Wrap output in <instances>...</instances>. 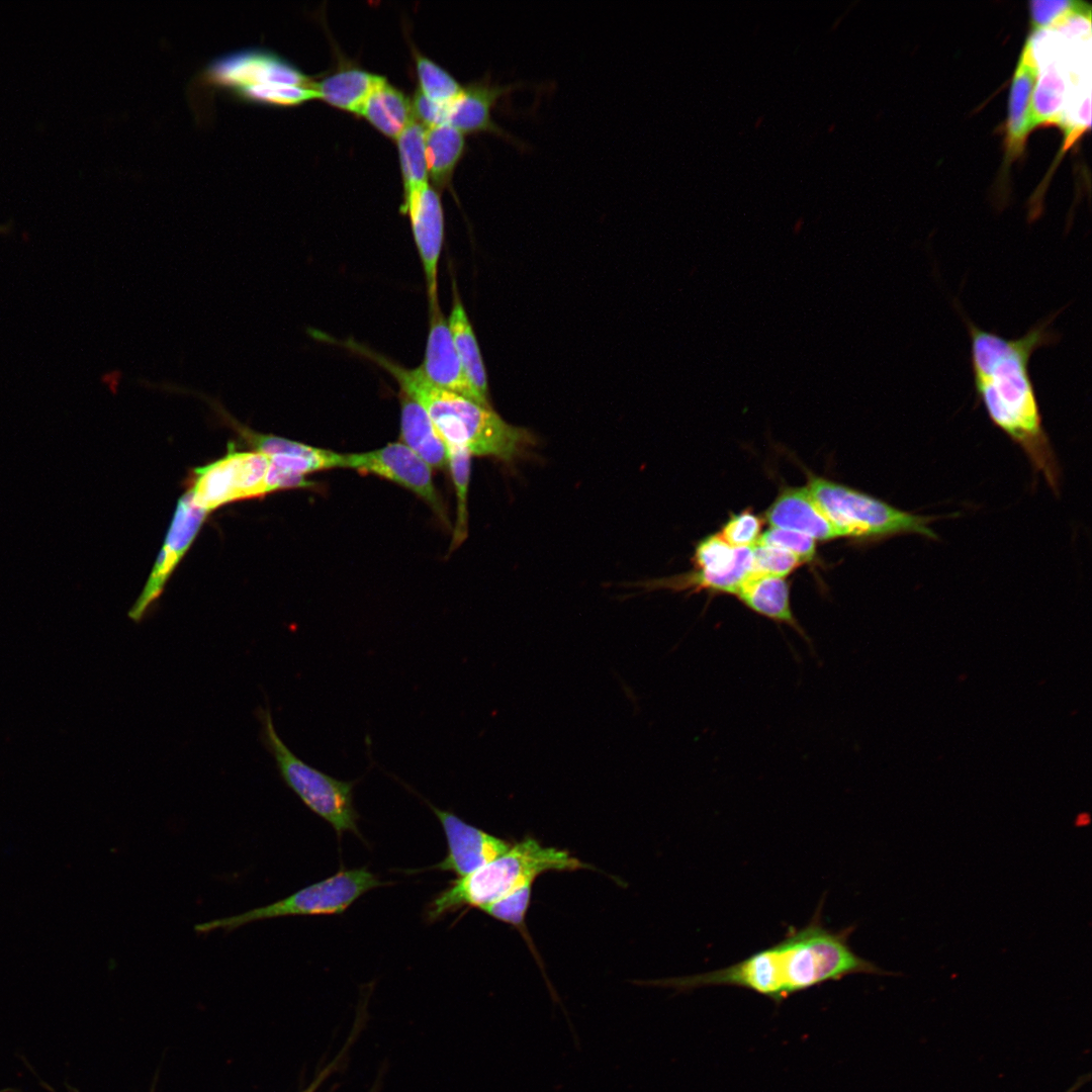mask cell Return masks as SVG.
Masks as SVG:
<instances>
[{"mask_svg":"<svg viewBox=\"0 0 1092 1092\" xmlns=\"http://www.w3.org/2000/svg\"><path fill=\"white\" fill-rule=\"evenodd\" d=\"M259 739L272 755L285 785L315 815L327 821L340 837L349 831L361 838L353 790L358 781L335 779L297 757L278 735L270 707H257Z\"/></svg>","mask_w":1092,"mask_h":1092,"instance_id":"obj_5","label":"cell"},{"mask_svg":"<svg viewBox=\"0 0 1092 1092\" xmlns=\"http://www.w3.org/2000/svg\"><path fill=\"white\" fill-rule=\"evenodd\" d=\"M735 596L754 613L777 623L786 624L807 638L792 612L790 588L785 578L751 571L740 584Z\"/></svg>","mask_w":1092,"mask_h":1092,"instance_id":"obj_19","label":"cell"},{"mask_svg":"<svg viewBox=\"0 0 1092 1092\" xmlns=\"http://www.w3.org/2000/svg\"><path fill=\"white\" fill-rule=\"evenodd\" d=\"M420 91L431 100L450 103L462 90V86L446 70L422 54L416 55Z\"/></svg>","mask_w":1092,"mask_h":1092,"instance_id":"obj_28","label":"cell"},{"mask_svg":"<svg viewBox=\"0 0 1092 1092\" xmlns=\"http://www.w3.org/2000/svg\"><path fill=\"white\" fill-rule=\"evenodd\" d=\"M758 545L777 547L796 555L802 562L811 561L816 554V543L812 537L796 531L771 528L757 540Z\"/></svg>","mask_w":1092,"mask_h":1092,"instance_id":"obj_32","label":"cell"},{"mask_svg":"<svg viewBox=\"0 0 1092 1092\" xmlns=\"http://www.w3.org/2000/svg\"><path fill=\"white\" fill-rule=\"evenodd\" d=\"M400 435L403 444L431 468L448 465L444 440L424 408L413 398L400 393Z\"/></svg>","mask_w":1092,"mask_h":1092,"instance_id":"obj_20","label":"cell"},{"mask_svg":"<svg viewBox=\"0 0 1092 1092\" xmlns=\"http://www.w3.org/2000/svg\"><path fill=\"white\" fill-rule=\"evenodd\" d=\"M345 468L374 474L410 489L448 524L446 509L433 481L432 468L403 443L345 454Z\"/></svg>","mask_w":1092,"mask_h":1092,"instance_id":"obj_11","label":"cell"},{"mask_svg":"<svg viewBox=\"0 0 1092 1092\" xmlns=\"http://www.w3.org/2000/svg\"><path fill=\"white\" fill-rule=\"evenodd\" d=\"M1060 312L1040 320L1017 338L984 330L964 315L978 399L990 421L1023 449L1055 491L1060 469L1042 425L1029 363L1035 351L1059 341L1052 326Z\"/></svg>","mask_w":1092,"mask_h":1092,"instance_id":"obj_1","label":"cell"},{"mask_svg":"<svg viewBox=\"0 0 1092 1092\" xmlns=\"http://www.w3.org/2000/svg\"><path fill=\"white\" fill-rule=\"evenodd\" d=\"M426 128L413 119L396 138L404 196L427 186Z\"/></svg>","mask_w":1092,"mask_h":1092,"instance_id":"obj_25","label":"cell"},{"mask_svg":"<svg viewBox=\"0 0 1092 1092\" xmlns=\"http://www.w3.org/2000/svg\"><path fill=\"white\" fill-rule=\"evenodd\" d=\"M229 95L243 103L272 107L294 106L318 98L312 85L297 86L279 83L250 85L236 89Z\"/></svg>","mask_w":1092,"mask_h":1092,"instance_id":"obj_26","label":"cell"},{"mask_svg":"<svg viewBox=\"0 0 1092 1092\" xmlns=\"http://www.w3.org/2000/svg\"><path fill=\"white\" fill-rule=\"evenodd\" d=\"M697 570L664 577L662 586L673 592L710 590L735 595L752 571V547L730 546L721 536L710 535L695 549Z\"/></svg>","mask_w":1092,"mask_h":1092,"instance_id":"obj_10","label":"cell"},{"mask_svg":"<svg viewBox=\"0 0 1092 1092\" xmlns=\"http://www.w3.org/2000/svg\"><path fill=\"white\" fill-rule=\"evenodd\" d=\"M411 103L414 118H417L426 129L446 123L447 104L431 100L420 89L416 91Z\"/></svg>","mask_w":1092,"mask_h":1092,"instance_id":"obj_34","label":"cell"},{"mask_svg":"<svg viewBox=\"0 0 1092 1092\" xmlns=\"http://www.w3.org/2000/svg\"><path fill=\"white\" fill-rule=\"evenodd\" d=\"M201 86L228 93L250 85L279 83L311 86L297 67L273 51L251 47L224 53L212 59L196 77Z\"/></svg>","mask_w":1092,"mask_h":1092,"instance_id":"obj_9","label":"cell"},{"mask_svg":"<svg viewBox=\"0 0 1092 1092\" xmlns=\"http://www.w3.org/2000/svg\"><path fill=\"white\" fill-rule=\"evenodd\" d=\"M533 884L524 885L480 910L490 917L511 924L520 931L525 932V919L531 901Z\"/></svg>","mask_w":1092,"mask_h":1092,"instance_id":"obj_30","label":"cell"},{"mask_svg":"<svg viewBox=\"0 0 1092 1092\" xmlns=\"http://www.w3.org/2000/svg\"><path fill=\"white\" fill-rule=\"evenodd\" d=\"M524 85L522 82L498 84L482 80L462 87L461 92L447 104L446 123L463 134L479 131L494 132L519 149L526 150L527 146L523 141L504 129L492 118V109L498 100Z\"/></svg>","mask_w":1092,"mask_h":1092,"instance_id":"obj_15","label":"cell"},{"mask_svg":"<svg viewBox=\"0 0 1092 1092\" xmlns=\"http://www.w3.org/2000/svg\"><path fill=\"white\" fill-rule=\"evenodd\" d=\"M752 572L783 578L803 563L791 552L758 544L752 547Z\"/></svg>","mask_w":1092,"mask_h":1092,"instance_id":"obj_31","label":"cell"},{"mask_svg":"<svg viewBox=\"0 0 1092 1092\" xmlns=\"http://www.w3.org/2000/svg\"><path fill=\"white\" fill-rule=\"evenodd\" d=\"M384 77L367 71L350 68L329 75L312 83L318 98L326 102L359 114L365 100Z\"/></svg>","mask_w":1092,"mask_h":1092,"instance_id":"obj_23","label":"cell"},{"mask_svg":"<svg viewBox=\"0 0 1092 1092\" xmlns=\"http://www.w3.org/2000/svg\"><path fill=\"white\" fill-rule=\"evenodd\" d=\"M818 908L802 928H791L779 941L723 969L680 978L638 984L690 991L702 987L729 986L750 990L776 1004L790 996L846 976L867 974L899 976L855 953L849 945L854 926L827 928Z\"/></svg>","mask_w":1092,"mask_h":1092,"instance_id":"obj_2","label":"cell"},{"mask_svg":"<svg viewBox=\"0 0 1092 1092\" xmlns=\"http://www.w3.org/2000/svg\"><path fill=\"white\" fill-rule=\"evenodd\" d=\"M366 868L340 871L336 875L309 885L272 904L247 912L218 918L195 925L196 932L233 931L246 924L286 916L331 915L348 909L370 890L382 886Z\"/></svg>","mask_w":1092,"mask_h":1092,"instance_id":"obj_7","label":"cell"},{"mask_svg":"<svg viewBox=\"0 0 1092 1092\" xmlns=\"http://www.w3.org/2000/svg\"><path fill=\"white\" fill-rule=\"evenodd\" d=\"M451 337L465 376L481 402H488L487 375L473 329L457 293L447 320Z\"/></svg>","mask_w":1092,"mask_h":1092,"instance_id":"obj_21","label":"cell"},{"mask_svg":"<svg viewBox=\"0 0 1092 1092\" xmlns=\"http://www.w3.org/2000/svg\"><path fill=\"white\" fill-rule=\"evenodd\" d=\"M207 514L194 505L189 489L179 498L162 550L143 590L128 612L130 620L142 622L161 597L170 575L190 547Z\"/></svg>","mask_w":1092,"mask_h":1092,"instance_id":"obj_12","label":"cell"},{"mask_svg":"<svg viewBox=\"0 0 1092 1092\" xmlns=\"http://www.w3.org/2000/svg\"><path fill=\"white\" fill-rule=\"evenodd\" d=\"M807 487L842 537L880 540L914 533L937 539L927 517L899 510L872 495L811 474Z\"/></svg>","mask_w":1092,"mask_h":1092,"instance_id":"obj_6","label":"cell"},{"mask_svg":"<svg viewBox=\"0 0 1092 1092\" xmlns=\"http://www.w3.org/2000/svg\"><path fill=\"white\" fill-rule=\"evenodd\" d=\"M1032 32L1054 27L1075 16L1091 17V6L1075 0H1034L1029 2Z\"/></svg>","mask_w":1092,"mask_h":1092,"instance_id":"obj_29","label":"cell"},{"mask_svg":"<svg viewBox=\"0 0 1092 1092\" xmlns=\"http://www.w3.org/2000/svg\"><path fill=\"white\" fill-rule=\"evenodd\" d=\"M448 466L454 482L457 498V519L453 531L451 550L459 546L468 534L467 492L471 472V454L462 447L446 444Z\"/></svg>","mask_w":1092,"mask_h":1092,"instance_id":"obj_27","label":"cell"},{"mask_svg":"<svg viewBox=\"0 0 1092 1092\" xmlns=\"http://www.w3.org/2000/svg\"><path fill=\"white\" fill-rule=\"evenodd\" d=\"M589 868L567 850L544 846L527 837L512 843L502 855L467 876L452 881L429 904L428 918L437 920L462 907H483L504 898L551 871Z\"/></svg>","mask_w":1092,"mask_h":1092,"instance_id":"obj_4","label":"cell"},{"mask_svg":"<svg viewBox=\"0 0 1092 1092\" xmlns=\"http://www.w3.org/2000/svg\"><path fill=\"white\" fill-rule=\"evenodd\" d=\"M1036 81L1037 67L1030 41L1027 39L1014 72L1010 90L1005 139L1006 157L1009 161L1022 153L1027 135L1036 126L1033 105Z\"/></svg>","mask_w":1092,"mask_h":1092,"instance_id":"obj_17","label":"cell"},{"mask_svg":"<svg viewBox=\"0 0 1092 1092\" xmlns=\"http://www.w3.org/2000/svg\"><path fill=\"white\" fill-rule=\"evenodd\" d=\"M429 312L430 329L425 356L418 368L434 385L484 405L465 376L448 322L440 309L439 302L429 305Z\"/></svg>","mask_w":1092,"mask_h":1092,"instance_id":"obj_16","label":"cell"},{"mask_svg":"<svg viewBox=\"0 0 1092 1092\" xmlns=\"http://www.w3.org/2000/svg\"><path fill=\"white\" fill-rule=\"evenodd\" d=\"M269 467L267 455L238 452L230 445L222 458L193 470L189 487L192 500L209 513L225 504L266 495Z\"/></svg>","mask_w":1092,"mask_h":1092,"instance_id":"obj_8","label":"cell"},{"mask_svg":"<svg viewBox=\"0 0 1092 1092\" xmlns=\"http://www.w3.org/2000/svg\"><path fill=\"white\" fill-rule=\"evenodd\" d=\"M424 801L439 819L448 843L447 856L430 870L450 871L461 878L495 859L511 847V842L465 822L428 800Z\"/></svg>","mask_w":1092,"mask_h":1092,"instance_id":"obj_13","label":"cell"},{"mask_svg":"<svg viewBox=\"0 0 1092 1092\" xmlns=\"http://www.w3.org/2000/svg\"><path fill=\"white\" fill-rule=\"evenodd\" d=\"M760 519L750 511L733 515L724 525L720 536L732 547H748L758 540Z\"/></svg>","mask_w":1092,"mask_h":1092,"instance_id":"obj_33","label":"cell"},{"mask_svg":"<svg viewBox=\"0 0 1092 1092\" xmlns=\"http://www.w3.org/2000/svg\"><path fill=\"white\" fill-rule=\"evenodd\" d=\"M765 518L772 528L806 534L817 540L842 537L827 518L808 487H786L768 508Z\"/></svg>","mask_w":1092,"mask_h":1092,"instance_id":"obj_18","label":"cell"},{"mask_svg":"<svg viewBox=\"0 0 1092 1092\" xmlns=\"http://www.w3.org/2000/svg\"><path fill=\"white\" fill-rule=\"evenodd\" d=\"M359 114L383 134L395 139L415 119L411 101L385 78L369 94Z\"/></svg>","mask_w":1092,"mask_h":1092,"instance_id":"obj_22","label":"cell"},{"mask_svg":"<svg viewBox=\"0 0 1092 1092\" xmlns=\"http://www.w3.org/2000/svg\"><path fill=\"white\" fill-rule=\"evenodd\" d=\"M762 119H763V116H761V117H759L757 119V122L755 123V127H758V124L761 123Z\"/></svg>","mask_w":1092,"mask_h":1092,"instance_id":"obj_36","label":"cell"},{"mask_svg":"<svg viewBox=\"0 0 1092 1092\" xmlns=\"http://www.w3.org/2000/svg\"><path fill=\"white\" fill-rule=\"evenodd\" d=\"M425 144L429 178L443 187L464 152V135L449 123H442L426 129Z\"/></svg>","mask_w":1092,"mask_h":1092,"instance_id":"obj_24","label":"cell"},{"mask_svg":"<svg viewBox=\"0 0 1092 1092\" xmlns=\"http://www.w3.org/2000/svg\"><path fill=\"white\" fill-rule=\"evenodd\" d=\"M414 240L425 272L429 305L438 301V265L444 241V214L437 191L429 184L404 196Z\"/></svg>","mask_w":1092,"mask_h":1092,"instance_id":"obj_14","label":"cell"},{"mask_svg":"<svg viewBox=\"0 0 1092 1092\" xmlns=\"http://www.w3.org/2000/svg\"><path fill=\"white\" fill-rule=\"evenodd\" d=\"M834 127H835V124L833 123L831 126H829L828 131L831 132L832 130H834Z\"/></svg>","mask_w":1092,"mask_h":1092,"instance_id":"obj_37","label":"cell"},{"mask_svg":"<svg viewBox=\"0 0 1092 1092\" xmlns=\"http://www.w3.org/2000/svg\"><path fill=\"white\" fill-rule=\"evenodd\" d=\"M323 1078H324L323 1075H321V1077L315 1082H313L306 1090H304L302 1092H314L316 1087L318 1086V1083H321Z\"/></svg>","mask_w":1092,"mask_h":1092,"instance_id":"obj_35","label":"cell"},{"mask_svg":"<svg viewBox=\"0 0 1092 1092\" xmlns=\"http://www.w3.org/2000/svg\"><path fill=\"white\" fill-rule=\"evenodd\" d=\"M350 348L373 360L396 380L400 392L424 408L445 444L465 448L471 455L512 462L534 443L528 430L507 423L489 406L434 385L418 367H402L359 345Z\"/></svg>","mask_w":1092,"mask_h":1092,"instance_id":"obj_3","label":"cell"},{"mask_svg":"<svg viewBox=\"0 0 1092 1092\" xmlns=\"http://www.w3.org/2000/svg\"><path fill=\"white\" fill-rule=\"evenodd\" d=\"M13 1092H19V1091H13Z\"/></svg>","mask_w":1092,"mask_h":1092,"instance_id":"obj_38","label":"cell"}]
</instances>
